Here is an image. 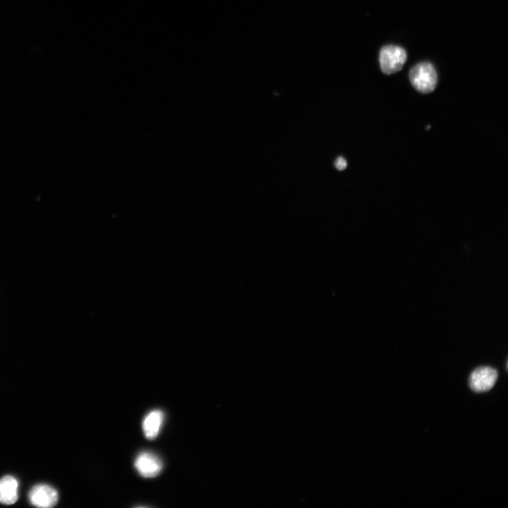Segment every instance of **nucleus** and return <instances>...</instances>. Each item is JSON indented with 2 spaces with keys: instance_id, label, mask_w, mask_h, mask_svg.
I'll list each match as a JSON object with an SVG mask.
<instances>
[{
  "instance_id": "1",
  "label": "nucleus",
  "mask_w": 508,
  "mask_h": 508,
  "mask_svg": "<svg viewBox=\"0 0 508 508\" xmlns=\"http://www.w3.org/2000/svg\"><path fill=\"white\" fill-rule=\"evenodd\" d=\"M410 79L412 86L423 93L434 91L438 83V75L434 67L426 62L419 63L411 69Z\"/></svg>"
},
{
  "instance_id": "2",
  "label": "nucleus",
  "mask_w": 508,
  "mask_h": 508,
  "mask_svg": "<svg viewBox=\"0 0 508 508\" xmlns=\"http://www.w3.org/2000/svg\"><path fill=\"white\" fill-rule=\"evenodd\" d=\"M407 59L406 51L399 46L386 45L380 52V65L386 74H392L402 69Z\"/></svg>"
},
{
  "instance_id": "3",
  "label": "nucleus",
  "mask_w": 508,
  "mask_h": 508,
  "mask_svg": "<svg viewBox=\"0 0 508 508\" xmlns=\"http://www.w3.org/2000/svg\"><path fill=\"white\" fill-rule=\"evenodd\" d=\"M498 379V372L492 367H479L474 370L469 379L470 386L476 393L491 390Z\"/></svg>"
},
{
  "instance_id": "4",
  "label": "nucleus",
  "mask_w": 508,
  "mask_h": 508,
  "mask_svg": "<svg viewBox=\"0 0 508 508\" xmlns=\"http://www.w3.org/2000/svg\"><path fill=\"white\" fill-rule=\"evenodd\" d=\"M29 498L34 506L49 508L58 504L59 494L56 489L49 485H38L32 489Z\"/></svg>"
},
{
  "instance_id": "5",
  "label": "nucleus",
  "mask_w": 508,
  "mask_h": 508,
  "mask_svg": "<svg viewBox=\"0 0 508 508\" xmlns=\"http://www.w3.org/2000/svg\"><path fill=\"white\" fill-rule=\"evenodd\" d=\"M135 467L143 477L153 478L162 472L164 465L156 454L144 452L140 454L137 458Z\"/></svg>"
},
{
  "instance_id": "6",
  "label": "nucleus",
  "mask_w": 508,
  "mask_h": 508,
  "mask_svg": "<svg viewBox=\"0 0 508 508\" xmlns=\"http://www.w3.org/2000/svg\"><path fill=\"white\" fill-rule=\"evenodd\" d=\"M19 483L16 478L8 475L0 478V503L10 505L19 498Z\"/></svg>"
},
{
  "instance_id": "7",
  "label": "nucleus",
  "mask_w": 508,
  "mask_h": 508,
  "mask_svg": "<svg viewBox=\"0 0 508 508\" xmlns=\"http://www.w3.org/2000/svg\"><path fill=\"white\" fill-rule=\"evenodd\" d=\"M164 421V414L160 410H153L145 417L143 421V431L146 438L154 440L162 430Z\"/></svg>"
},
{
  "instance_id": "8",
  "label": "nucleus",
  "mask_w": 508,
  "mask_h": 508,
  "mask_svg": "<svg viewBox=\"0 0 508 508\" xmlns=\"http://www.w3.org/2000/svg\"><path fill=\"white\" fill-rule=\"evenodd\" d=\"M346 166H347L346 160L344 157H340L335 160V167L338 170H343L346 168Z\"/></svg>"
}]
</instances>
